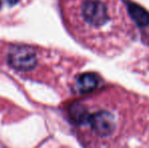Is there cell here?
Returning <instances> with one entry per match:
<instances>
[{
    "mask_svg": "<svg viewBox=\"0 0 149 148\" xmlns=\"http://www.w3.org/2000/svg\"><path fill=\"white\" fill-rule=\"evenodd\" d=\"M69 106L86 148H149V99L117 84L95 87Z\"/></svg>",
    "mask_w": 149,
    "mask_h": 148,
    "instance_id": "6da1fadb",
    "label": "cell"
},
{
    "mask_svg": "<svg viewBox=\"0 0 149 148\" xmlns=\"http://www.w3.org/2000/svg\"><path fill=\"white\" fill-rule=\"evenodd\" d=\"M69 12L75 34L106 57L124 52L138 34L137 22L126 0H71Z\"/></svg>",
    "mask_w": 149,
    "mask_h": 148,
    "instance_id": "7a4b0ae2",
    "label": "cell"
},
{
    "mask_svg": "<svg viewBox=\"0 0 149 148\" xmlns=\"http://www.w3.org/2000/svg\"><path fill=\"white\" fill-rule=\"evenodd\" d=\"M8 63L18 71H30L37 65L38 58L35 50L28 46H14L8 52Z\"/></svg>",
    "mask_w": 149,
    "mask_h": 148,
    "instance_id": "3957f363",
    "label": "cell"
},
{
    "mask_svg": "<svg viewBox=\"0 0 149 148\" xmlns=\"http://www.w3.org/2000/svg\"><path fill=\"white\" fill-rule=\"evenodd\" d=\"M98 86V81L96 75L92 73H86L78 77L76 81V88L82 94L91 91Z\"/></svg>",
    "mask_w": 149,
    "mask_h": 148,
    "instance_id": "277c9868",
    "label": "cell"
},
{
    "mask_svg": "<svg viewBox=\"0 0 149 148\" xmlns=\"http://www.w3.org/2000/svg\"><path fill=\"white\" fill-rule=\"evenodd\" d=\"M0 1H4L6 2L7 4H9V5H14V4H16L18 2V0H0Z\"/></svg>",
    "mask_w": 149,
    "mask_h": 148,
    "instance_id": "5b68a950",
    "label": "cell"
},
{
    "mask_svg": "<svg viewBox=\"0 0 149 148\" xmlns=\"http://www.w3.org/2000/svg\"><path fill=\"white\" fill-rule=\"evenodd\" d=\"M1 5H2V2H1V1H0V7H1Z\"/></svg>",
    "mask_w": 149,
    "mask_h": 148,
    "instance_id": "8992f818",
    "label": "cell"
}]
</instances>
